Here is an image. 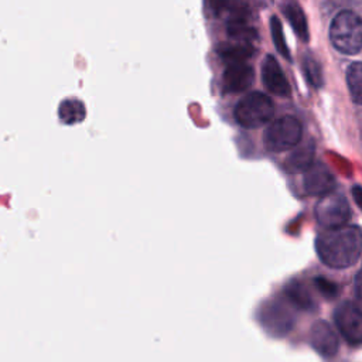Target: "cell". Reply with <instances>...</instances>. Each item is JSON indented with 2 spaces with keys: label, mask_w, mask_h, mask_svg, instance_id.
Listing matches in <instances>:
<instances>
[{
  "label": "cell",
  "mask_w": 362,
  "mask_h": 362,
  "mask_svg": "<svg viewBox=\"0 0 362 362\" xmlns=\"http://www.w3.org/2000/svg\"><path fill=\"white\" fill-rule=\"evenodd\" d=\"M301 68L307 82L311 86L320 88L322 85V69L315 58H313L311 55H304L301 59Z\"/></svg>",
  "instance_id": "ac0fdd59"
},
{
  "label": "cell",
  "mask_w": 362,
  "mask_h": 362,
  "mask_svg": "<svg viewBox=\"0 0 362 362\" xmlns=\"http://www.w3.org/2000/svg\"><path fill=\"white\" fill-rule=\"evenodd\" d=\"M334 320L341 335L348 344L356 346L362 342V313L358 304L344 301L337 307Z\"/></svg>",
  "instance_id": "8992f818"
},
{
  "label": "cell",
  "mask_w": 362,
  "mask_h": 362,
  "mask_svg": "<svg viewBox=\"0 0 362 362\" xmlns=\"http://www.w3.org/2000/svg\"><path fill=\"white\" fill-rule=\"evenodd\" d=\"M310 342L313 348L324 358H331L338 352V337L332 327L324 321L320 320L313 324L310 329Z\"/></svg>",
  "instance_id": "9c48e42d"
},
{
  "label": "cell",
  "mask_w": 362,
  "mask_h": 362,
  "mask_svg": "<svg viewBox=\"0 0 362 362\" xmlns=\"http://www.w3.org/2000/svg\"><path fill=\"white\" fill-rule=\"evenodd\" d=\"M314 284H315L317 290L325 298H335L338 296V291H339L338 286L334 281H331V280H328L325 277H315L314 279Z\"/></svg>",
  "instance_id": "44dd1931"
},
{
  "label": "cell",
  "mask_w": 362,
  "mask_h": 362,
  "mask_svg": "<svg viewBox=\"0 0 362 362\" xmlns=\"http://www.w3.org/2000/svg\"><path fill=\"white\" fill-rule=\"evenodd\" d=\"M337 182L332 173L322 163H313L303 175V187L308 195H325L334 191Z\"/></svg>",
  "instance_id": "ba28073f"
},
{
  "label": "cell",
  "mask_w": 362,
  "mask_h": 362,
  "mask_svg": "<svg viewBox=\"0 0 362 362\" xmlns=\"http://www.w3.org/2000/svg\"><path fill=\"white\" fill-rule=\"evenodd\" d=\"M58 117L65 124H74L82 122L86 116L85 105L81 99L65 98L58 105Z\"/></svg>",
  "instance_id": "5bb4252c"
},
{
  "label": "cell",
  "mask_w": 362,
  "mask_h": 362,
  "mask_svg": "<svg viewBox=\"0 0 362 362\" xmlns=\"http://www.w3.org/2000/svg\"><path fill=\"white\" fill-rule=\"evenodd\" d=\"M284 294L300 310H307L308 311V310L315 308V303L313 300V296L310 294V291L304 286V283L300 281V280H291L284 287Z\"/></svg>",
  "instance_id": "9a60e30c"
},
{
  "label": "cell",
  "mask_w": 362,
  "mask_h": 362,
  "mask_svg": "<svg viewBox=\"0 0 362 362\" xmlns=\"http://www.w3.org/2000/svg\"><path fill=\"white\" fill-rule=\"evenodd\" d=\"M218 54L228 65L240 64L255 54V48L246 42H222L218 47Z\"/></svg>",
  "instance_id": "4fadbf2b"
},
{
  "label": "cell",
  "mask_w": 362,
  "mask_h": 362,
  "mask_svg": "<svg viewBox=\"0 0 362 362\" xmlns=\"http://www.w3.org/2000/svg\"><path fill=\"white\" fill-rule=\"evenodd\" d=\"M361 273L358 272L356 274H355V296H356V298L359 300L361 298Z\"/></svg>",
  "instance_id": "603a6c76"
},
{
  "label": "cell",
  "mask_w": 362,
  "mask_h": 362,
  "mask_svg": "<svg viewBox=\"0 0 362 362\" xmlns=\"http://www.w3.org/2000/svg\"><path fill=\"white\" fill-rule=\"evenodd\" d=\"M255 79V72L246 62L229 64L222 75V83L225 92L239 93L247 90Z\"/></svg>",
  "instance_id": "8fae6325"
},
{
  "label": "cell",
  "mask_w": 362,
  "mask_h": 362,
  "mask_svg": "<svg viewBox=\"0 0 362 362\" xmlns=\"http://www.w3.org/2000/svg\"><path fill=\"white\" fill-rule=\"evenodd\" d=\"M352 197H354V201H355L356 206H361L362 201H361V187H359V185H354V188H352Z\"/></svg>",
  "instance_id": "7402d4cb"
},
{
  "label": "cell",
  "mask_w": 362,
  "mask_h": 362,
  "mask_svg": "<svg viewBox=\"0 0 362 362\" xmlns=\"http://www.w3.org/2000/svg\"><path fill=\"white\" fill-rule=\"evenodd\" d=\"M262 79L269 92L277 96H288L291 92L290 83L280 68V64L273 55H266L262 64Z\"/></svg>",
  "instance_id": "30bf717a"
},
{
  "label": "cell",
  "mask_w": 362,
  "mask_h": 362,
  "mask_svg": "<svg viewBox=\"0 0 362 362\" xmlns=\"http://www.w3.org/2000/svg\"><path fill=\"white\" fill-rule=\"evenodd\" d=\"M317 255L332 269H345L356 263L362 250V230L358 225L328 229L315 239Z\"/></svg>",
  "instance_id": "6da1fadb"
},
{
  "label": "cell",
  "mask_w": 362,
  "mask_h": 362,
  "mask_svg": "<svg viewBox=\"0 0 362 362\" xmlns=\"http://www.w3.org/2000/svg\"><path fill=\"white\" fill-rule=\"evenodd\" d=\"M228 34L236 42H246V44H250V41L257 37L256 30L246 25V23H230L228 25Z\"/></svg>",
  "instance_id": "ffe728a7"
},
{
  "label": "cell",
  "mask_w": 362,
  "mask_h": 362,
  "mask_svg": "<svg viewBox=\"0 0 362 362\" xmlns=\"http://www.w3.org/2000/svg\"><path fill=\"white\" fill-rule=\"evenodd\" d=\"M259 321L262 327L274 337L286 335L294 322L290 311L281 303L274 300L262 305L259 311Z\"/></svg>",
  "instance_id": "52a82bcc"
},
{
  "label": "cell",
  "mask_w": 362,
  "mask_h": 362,
  "mask_svg": "<svg viewBox=\"0 0 362 362\" xmlns=\"http://www.w3.org/2000/svg\"><path fill=\"white\" fill-rule=\"evenodd\" d=\"M329 38L335 49L346 55H355L362 48V21L351 11H339L331 21Z\"/></svg>",
  "instance_id": "7a4b0ae2"
},
{
  "label": "cell",
  "mask_w": 362,
  "mask_h": 362,
  "mask_svg": "<svg viewBox=\"0 0 362 362\" xmlns=\"http://www.w3.org/2000/svg\"><path fill=\"white\" fill-rule=\"evenodd\" d=\"M346 85L354 103L362 102V65L359 61L352 62L346 69Z\"/></svg>",
  "instance_id": "e0dca14e"
},
{
  "label": "cell",
  "mask_w": 362,
  "mask_h": 362,
  "mask_svg": "<svg viewBox=\"0 0 362 362\" xmlns=\"http://www.w3.org/2000/svg\"><path fill=\"white\" fill-rule=\"evenodd\" d=\"M283 13H284L286 18L288 20L291 28L298 35V38L303 41H308L307 18H305L303 8L297 3H286L283 6Z\"/></svg>",
  "instance_id": "2e32d148"
},
{
  "label": "cell",
  "mask_w": 362,
  "mask_h": 362,
  "mask_svg": "<svg viewBox=\"0 0 362 362\" xmlns=\"http://www.w3.org/2000/svg\"><path fill=\"white\" fill-rule=\"evenodd\" d=\"M303 136L301 123L294 116H283L272 122L264 130L263 143L269 151L280 153L296 147Z\"/></svg>",
  "instance_id": "277c9868"
},
{
  "label": "cell",
  "mask_w": 362,
  "mask_h": 362,
  "mask_svg": "<svg viewBox=\"0 0 362 362\" xmlns=\"http://www.w3.org/2000/svg\"><path fill=\"white\" fill-rule=\"evenodd\" d=\"M349 216L351 208L346 197L342 192L332 191L325 194L315 205L317 222L327 230L345 226Z\"/></svg>",
  "instance_id": "5b68a950"
},
{
  "label": "cell",
  "mask_w": 362,
  "mask_h": 362,
  "mask_svg": "<svg viewBox=\"0 0 362 362\" xmlns=\"http://www.w3.org/2000/svg\"><path fill=\"white\" fill-rule=\"evenodd\" d=\"M270 31H272V38L274 41V45H276V49L287 59H290V51H288V47L286 44V38L283 35V27H281V23L279 20L277 16H272L270 17Z\"/></svg>",
  "instance_id": "d6986e66"
},
{
  "label": "cell",
  "mask_w": 362,
  "mask_h": 362,
  "mask_svg": "<svg viewBox=\"0 0 362 362\" xmlns=\"http://www.w3.org/2000/svg\"><path fill=\"white\" fill-rule=\"evenodd\" d=\"M233 113L242 127L257 129L270 122L274 113V105L266 93L250 92L238 102Z\"/></svg>",
  "instance_id": "3957f363"
},
{
  "label": "cell",
  "mask_w": 362,
  "mask_h": 362,
  "mask_svg": "<svg viewBox=\"0 0 362 362\" xmlns=\"http://www.w3.org/2000/svg\"><path fill=\"white\" fill-rule=\"evenodd\" d=\"M314 156H315V146H314V141L310 140L308 143L294 148L284 160L283 167L290 174L303 173L314 163Z\"/></svg>",
  "instance_id": "7c38bea8"
}]
</instances>
